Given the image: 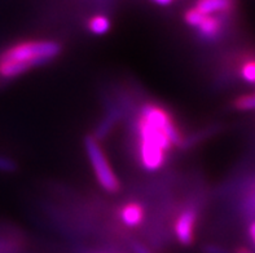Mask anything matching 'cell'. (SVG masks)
I'll use <instances>...</instances> for the list:
<instances>
[{"mask_svg":"<svg viewBox=\"0 0 255 253\" xmlns=\"http://www.w3.org/2000/svg\"><path fill=\"white\" fill-rule=\"evenodd\" d=\"M235 106L239 110H254L255 109V94H244L236 98Z\"/></svg>","mask_w":255,"mask_h":253,"instance_id":"30bf717a","label":"cell"},{"mask_svg":"<svg viewBox=\"0 0 255 253\" xmlns=\"http://www.w3.org/2000/svg\"><path fill=\"white\" fill-rule=\"evenodd\" d=\"M240 74L246 83L255 84V58L248 60L241 65Z\"/></svg>","mask_w":255,"mask_h":253,"instance_id":"9c48e42d","label":"cell"},{"mask_svg":"<svg viewBox=\"0 0 255 253\" xmlns=\"http://www.w3.org/2000/svg\"><path fill=\"white\" fill-rule=\"evenodd\" d=\"M233 0H198L196 8L204 16H214L217 13H226L233 8Z\"/></svg>","mask_w":255,"mask_h":253,"instance_id":"5b68a950","label":"cell"},{"mask_svg":"<svg viewBox=\"0 0 255 253\" xmlns=\"http://www.w3.org/2000/svg\"><path fill=\"white\" fill-rule=\"evenodd\" d=\"M185 22L188 23L192 27H197L201 23L202 18H204V14H201L197 9H189L187 13H185Z\"/></svg>","mask_w":255,"mask_h":253,"instance_id":"8fae6325","label":"cell"},{"mask_svg":"<svg viewBox=\"0 0 255 253\" xmlns=\"http://www.w3.org/2000/svg\"><path fill=\"white\" fill-rule=\"evenodd\" d=\"M120 217L121 221L128 228H137L144 220V208L139 203H128L122 207Z\"/></svg>","mask_w":255,"mask_h":253,"instance_id":"8992f818","label":"cell"},{"mask_svg":"<svg viewBox=\"0 0 255 253\" xmlns=\"http://www.w3.org/2000/svg\"><path fill=\"white\" fill-rule=\"evenodd\" d=\"M153 1H155V3L159 4V5H168V4H171L174 0H153Z\"/></svg>","mask_w":255,"mask_h":253,"instance_id":"2e32d148","label":"cell"},{"mask_svg":"<svg viewBox=\"0 0 255 253\" xmlns=\"http://www.w3.org/2000/svg\"><path fill=\"white\" fill-rule=\"evenodd\" d=\"M236 253H253V252L250 250H248V248H240V250H237Z\"/></svg>","mask_w":255,"mask_h":253,"instance_id":"e0dca14e","label":"cell"},{"mask_svg":"<svg viewBox=\"0 0 255 253\" xmlns=\"http://www.w3.org/2000/svg\"><path fill=\"white\" fill-rule=\"evenodd\" d=\"M137 153L146 170H158L165 164L167 153L181 144V136L171 115L158 105H144L136 123Z\"/></svg>","mask_w":255,"mask_h":253,"instance_id":"6da1fadb","label":"cell"},{"mask_svg":"<svg viewBox=\"0 0 255 253\" xmlns=\"http://www.w3.org/2000/svg\"><path fill=\"white\" fill-rule=\"evenodd\" d=\"M86 146V153H87L88 161H90L92 169L95 172L97 181L100 183L105 191L117 192L120 190V179L117 178L116 173L110 167L107 157L104 154L103 149L94 137H87L84 141Z\"/></svg>","mask_w":255,"mask_h":253,"instance_id":"3957f363","label":"cell"},{"mask_svg":"<svg viewBox=\"0 0 255 253\" xmlns=\"http://www.w3.org/2000/svg\"><path fill=\"white\" fill-rule=\"evenodd\" d=\"M132 247H133V252L135 253H152L148 248L145 247V246H142V244L140 243H133Z\"/></svg>","mask_w":255,"mask_h":253,"instance_id":"4fadbf2b","label":"cell"},{"mask_svg":"<svg viewBox=\"0 0 255 253\" xmlns=\"http://www.w3.org/2000/svg\"><path fill=\"white\" fill-rule=\"evenodd\" d=\"M110 27H112L110 19L107 16H103V14L94 16L88 21V30L92 34H95V35H104V34H107L110 30Z\"/></svg>","mask_w":255,"mask_h":253,"instance_id":"ba28073f","label":"cell"},{"mask_svg":"<svg viewBox=\"0 0 255 253\" xmlns=\"http://www.w3.org/2000/svg\"><path fill=\"white\" fill-rule=\"evenodd\" d=\"M198 34L206 40H214L220 35L223 30V23L217 16H204L200 25L197 26Z\"/></svg>","mask_w":255,"mask_h":253,"instance_id":"52a82bcc","label":"cell"},{"mask_svg":"<svg viewBox=\"0 0 255 253\" xmlns=\"http://www.w3.org/2000/svg\"><path fill=\"white\" fill-rule=\"evenodd\" d=\"M205 251H206V253H227L223 248L218 247V246H209Z\"/></svg>","mask_w":255,"mask_h":253,"instance_id":"5bb4252c","label":"cell"},{"mask_svg":"<svg viewBox=\"0 0 255 253\" xmlns=\"http://www.w3.org/2000/svg\"><path fill=\"white\" fill-rule=\"evenodd\" d=\"M249 237H250V241H252V243L254 244V247H255V220L250 224L249 226Z\"/></svg>","mask_w":255,"mask_h":253,"instance_id":"9a60e30c","label":"cell"},{"mask_svg":"<svg viewBox=\"0 0 255 253\" xmlns=\"http://www.w3.org/2000/svg\"><path fill=\"white\" fill-rule=\"evenodd\" d=\"M197 213L193 208H187L181 212L175 221V237L181 244L188 246L193 242L194 226H196Z\"/></svg>","mask_w":255,"mask_h":253,"instance_id":"277c9868","label":"cell"},{"mask_svg":"<svg viewBox=\"0 0 255 253\" xmlns=\"http://www.w3.org/2000/svg\"><path fill=\"white\" fill-rule=\"evenodd\" d=\"M60 52V44L52 40L17 43L0 53V79H14L32 68L49 62Z\"/></svg>","mask_w":255,"mask_h":253,"instance_id":"7a4b0ae2","label":"cell"},{"mask_svg":"<svg viewBox=\"0 0 255 253\" xmlns=\"http://www.w3.org/2000/svg\"><path fill=\"white\" fill-rule=\"evenodd\" d=\"M16 169V163L6 157L0 155V172H13Z\"/></svg>","mask_w":255,"mask_h":253,"instance_id":"7c38bea8","label":"cell"}]
</instances>
